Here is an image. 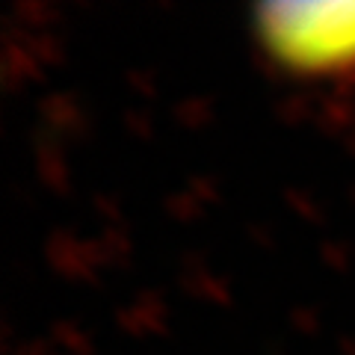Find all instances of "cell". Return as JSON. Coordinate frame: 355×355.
Masks as SVG:
<instances>
[{"mask_svg": "<svg viewBox=\"0 0 355 355\" xmlns=\"http://www.w3.org/2000/svg\"><path fill=\"white\" fill-rule=\"evenodd\" d=\"M254 33L266 57L291 74L355 71V0L266 3L254 9Z\"/></svg>", "mask_w": 355, "mask_h": 355, "instance_id": "6da1fadb", "label": "cell"}]
</instances>
